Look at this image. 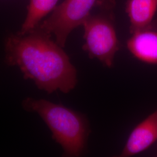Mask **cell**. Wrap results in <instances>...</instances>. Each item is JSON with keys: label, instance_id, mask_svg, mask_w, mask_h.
I'll return each mask as SVG.
<instances>
[{"label": "cell", "instance_id": "cell-1", "mask_svg": "<svg viewBox=\"0 0 157 157\" xmlns=\"http://www.w3.org/2000/svg\"><path fill=\"white\" fill-rule=\"evenodd\" d=\"M6 62L17 67L25 78L51 94L68 93L77 84V71L63 47L39 26L25 34H10L5 41Z\"/></svg>", "mask_w": 157, "mask_h": 157}, {"label": "cell", "instance_id": "cell-2", "mask_svg": "<svg viewBox=\"0 0 157 157\" xmlns=\"http://www.w3.org/2000/svg\"><path fill=\"white\" fill-rule=\"evenodd\" d=\"M23 106L41 117L50 129L53 139L62 147L64 156L79 157L83 153L90 132L84 115L43 99L28 98Z\"/></svg>", "mask_w": 157, "mask_h": 157}, {"label": "cell", "instance_id": "cell-3", "mask_svg": "<svg viewBox=\"0 0 157 157\" xmlns=\"http://www.w3.org/2000/svg\"><path fill=\"white\" fill-rule=\"evenodd\" d=\"M115 0H97L82 26L83 50L90 58L99 60L106 67L113 66L114 58L120 49L115 29Z\"/></svg>", "mask_w": 157, "mask_h": 157}, {"label": "cell", "instance_id": "cell-4", "mask_svg": "<svg viewBox=\"0 0 157 157\" xmlns=\"http://www.w3.org/2000/svg\"><path fill=\"white\" fill-rule=\"evenodd\" d=\"M97 0H64L56 6L50 16L37 26L53 34L56 42L62 47L75 29L82 26Z\"/></svg>", "mask_w": 157, "mask_h": 157}, {"label": "cell", "instance_id": "cell-5", "mask_svg": "<svg viewBox=\"0 0 157 157\" xmlns=\"http://www.w3.org/2000/svg\"><path fill=\"white\" fill-rule=\"evenodd\" d=\"M131 34L126 43L130 54L141 62L157 65V20Z\"/></svg>", "mask_w": 157, "mask_h": 157}, {"label": "cell", "instance_id": "cell-6", "mask_svg": "<svg viewBox=\"0 0 157 157\" xmlns=\"http://www.w3.org/2000/svg\"><path fill=\"white\" fill-rule=\"evenodd\" d=\"M157 141V109L132 130L121 154L129 157L144 151Z\"/></svg>", "mask_w": 157, "mask_h": 157}, {"label": "cell", "instance_id": "cell-7", "mask_svg": "<svg viewBox=\"0 0 157 157\" xmlns=\"http://www.w3.org/2000/svg\"><path fill=\"white\" fill-rule=\"evenodd\" d=\"M157 10V0H128L126 11L130 21V33L150 24Z\"/></svg>", "mask_w": 157, "mask_h": 157}, {"label": "cell", "instance_id": "cell-8", "mask_svg": "<svg viewBox=\"0 0 157 157\" xmlns=\"http://www.w3.org/2000/svg\"><path fill=\"white\" fill-rule=\"evenodd\" d=\"M58 0H29L26 17L20 34H25L36 28L41 20L56 6Z\"/></svg>", "mask_w": 157, "mask_h": 157}]
</instances>
